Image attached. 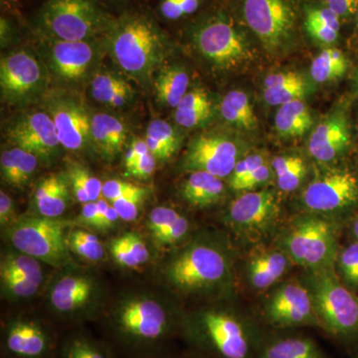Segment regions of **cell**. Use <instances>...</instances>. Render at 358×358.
<instances>
[{
    "mask_svg": "<svg viewBox=\"0 0 358 358\" xmlns=\"http://www.w3.org/2000/svg\"><path fill=\"white\" fill-rule=\"evenodd\" d=\"M124 236L126 238L129 251L133 254L138 265L147 263L150 259V253H148L147 245L145 244L140 235L134 232H129L124 234Z\"/></svg>",
    "mask_w": 358,
    "mask_h": 358,
    "instance_id": "cell-53",
    "label": "cell"
},
{
    "mask_svg": "<svg viewBox=\"0 0 358 358\" xmlns=\"http://www.w3.org/2000/svg\"><path fill=\"white\" fill-rule=\"evenodd\" d=\"M120 218L119 214L115 210L114 207L110 205L105 217H103L102 223H101V229H107V228L112 227L117 222V219Z\"/></svg>",
    "mask_w": 358,
    "mask_h": 358,
    "instance_id": "cell-58",
    "label": "cell"
},
{
    "mask_svg": "<svg viewBox=\"0 0 358 358\" xmlns=\"http://www.w3.org/2000/svg\"><path fill=\"white\" fill-rule=\"evenodd\" d=\"M272 166H268L267 162L262 164L256 169L248 178L244 179L238 187L236 192L240 190H244V192H248V190L255 189L258 186L264 185L267 182L268 179L272 176Z\"/></svg>",
    "mask_w": 358,
    "mask_h": 358,
    "instance_id": "cell-50",
    "label": "cell"
},
{
    "mask_svg": "<svg viewBox=\"0 0 358 358\" xmlns=\"http://www.w3.org/2000/svg\"><path fill=\"white\" fill-rule=\"evenodd\" d=\"M145 140L150 152L159 162L171 159L181 145L178 131L169 122L159 119L150 122Z\"/></svg>",
    "mask_w": 358,
    "mask_h": 358,
    "instance_id": "cell-33",
    "label": "cell"
},
{
    "mask_svg": "<svg viewBox=\"0 0 358 358\" xmlns=\"http://www.w3.org/2000/svg\"><path fill=\"white\" fill-rule=\"evenodd\" d=\"M44 110L55 124L62 147L71 152L84 150L91 141V120L81 99L64 90L47 92Z\"/></svg>",
    "mask_w": 358,
    "mask_h": 358,
    "instance_id": "cell-13",
    "label": "cell"
},
{
    "mask_svg": "<svg viewBox=\"0 0 358 358\" xmlns=\"http://www.w3.org/2000/svg\"><path fill=\"white\" fill-rule=\"evenodd\" d=\"M189 83L187 72L180 66L167 65L160 68L155 80L157 102L166 107H178L187 94Z\"/></svg>",
    "mask_w": 358,
    "mask_h": 358,
    "instance_id": "cell-29",
    "label": "cell"
},
{
    "mask_svg": "<svg viewBox=\"0 0 358 358\" xmlns=\"http://www.w3.org/2000/svg\"><path fill=\"white\" fill-rule=\"evenodd\" d=\"M147 192H148L147 187L136 185L128 181L120 180V179H110L103 183L102 197L107 201L113 202L122 197Z\"/></svg>",
    "mask_w": 358,
    "mask_h": 358,
    "instance_id": "cell-43",
    "label": "cell"
},
{
    "mask_svg": "<svg viewBox=\"0 0 358 358\" xmlns=\"http://www.w3.org/2000/svg\"><path fill=\"white\" fill-rule=\"evenodd\" d=\"M38 162L36 155L20 148L4 150L0 157L2 181L13 187H24L36 171Z\"/></svg>",
    "mask_w": 358,
    "mask_h": 358,
    "instance_id": "cell-27",
    "label": "cell"
},
{
    "mask_svg": "<svg viewBox=\"0 0 358 358\" xmlns=\"http://www.w3.org/2000/svg\"><path fill=\"white\" fill-rule=\"evenodd\" d=\"M180 192L183 199L192 206L206 208L223 196L222 178L203 171H194L183 181Z\"/></svg>",
    "mask_w": 358,
    "mask_h": 358,
    "instance_id": "cell-26",
    "label": "cell"
},
{
    "mask_svg": "<svg viewBox=\"0 0 358 358\" xmlns=\"http://www.w3.org/2000/svg\"><path fill=\"white\" fill-rule=\"evenodd\" d=\"M15 216V207L13 200L6 192H0V223L1 226L13 222Z\"/></svg>",
    "mask_w": 358,
    "mask_h": 358,
    "instance_id": "cell-55",
    "label": "cell"
},
{
    "mask_svg": "<svg viewBox=\"0 0 358 358\" xmlns=\"http://www.w3.org/2000/svg\"><path fill=\"white\" fill-rule=\"evenodd\" d=\"M41 39L45 65L50 77L68 85L81 83L89 77L103 47V40L100 42L98 39L87 41H64L43 37Z\"/></svg>",
    "mask_w": 358,
    "mask_h": 358,
    "instance_id": "cell-11",
    "label": "cell"
},
{
    "mask_svg": "<svg viewBox=\"0 0 358 358\" xmlns=\"http://www.w3.org/2000/svg\"><path fill=\"white\" fill-rule=\"evenodd\" d=\"M265 317L275 329L320 327L310 292L301 282H288L275 289L265 306Z\"/></svg>",
    "mask_w": 358,
    "mask_h": 358,
    "instance_id": "cell-14",
    "label": "cell"
},
{
    "mask_svg": "<svg viewBox=\"0 0 358 358\" xmlns=\"http://www.w3.org/2000/svg\"><path fill=\"white\" fill-rule=\"evenodd\" d=\"M192 40L199 53L220 69L240 67L252 57L243 33L221 13L209 16L195 26Z\"/></svg>",
    "mask_w": 358,
    "mask_h": 358,
    "instance_id": "cell-7",
    "label": "cell"
},
{
    "mask_svg": "<svg viewBox=\"0 0 358 358\" xmlns=\"http://www.w3.org/2000/svg\"><path fill=\"white\" fill-rule=\"evenodd\" d=\"M68 246L77 255L89 261H99L103 257V247L99 238L83 230L70 233Z\"/></svg>",
    "mask_w": 358,
    "mask_h": 358,
    "instance_id": "cell-39",
    "label": "cell"
},
{
    "mask_svg": "<svg viewBox=\"0 0 358 358\" xmlns=\"http://www.w3.org/2000/svg\"><path fill=\"white\" fill-rule=\"evenodd\" d=\"M4 346L14 358H46L51 350V338L38 322L16 320L6 327Z\"/></svg>",
    "mask_w": 358,
    "mask_h": 358,
    "instance_id": "cell-19",
    "label": "cell"
},
{
    "mask_svg": "<svg viewBox=\"0 0 358 358\" xmlns=\"http://www.w3.org/2000/svg\"><path fill=\"white\" fill-rule=\"evenodd\" d=\"M188 334L217 358H255L264 338L243 317L219 310L199 313L190 322Z\"/></svg>",
    "mask_w": 358,
    "mask_h": 358,
    "instance_id": "cell-4",
    "label": "cell"
},
{
    "mask_svg": "<svg viewBox=\"0 0 358 358\" xmlns=\"http://www.w3.org/2000/svg\"><path fill=\"white\" fill-rule=\"evenodd\" d=\"M105 49L127 75L138 83H152L171 50L166 32L148 14L126 13L115 18L103 37Z\"/></svg>",
    "mask_w": 358,
    "mask_h": 358,
    "instance_id": "cell-1",
    "label": "cell"
},
{
    "mask_svg": "<svg viewBox=\"0 0 358 358\" xmlns=\"http://www.w3.org/2000/svg\"><path fill=\"white\" fill-rule=\"evenodd\" d=\"M305 27L310 37L324 44H333L338 37L339 31L327 26L305 21Z\"/></svg>",
    "mask_w": 358,
    "mask_h": 358,
    "instance_id": "cell-52",
    "label": "cell"
},
{
    "mask_svg": "<svg viewBox=\"0 0 358 358\" xmlns=\"http://www.w3.org/2000/svg\"><path fill=\"white\" fill-rule=\"evenodd\" d=\"M110 254L117 264L122 267L136 268L138 267V263L136 262L133 254L129 251L128 243L124 235L117 238L112 242L110 246Z\"/></svg>",
    "mask_w": 358,
    "mask_h": 358,
    "instance_id": "cell-49",
    "label": "cell"
},
{
    "mask_svg": "<svg viewBox=\"0 0 358 358\" xmlns=\"http://www.w3.org/2000/svg\"><path fill=\"white\" fill-rule=\"evenodd\" d=\"M348 68V61L338 49H326L313 60L310 75L313 81L327 83L343 76Z\"/></svg>",
    "mask_w": 358,
    "mask_h": 358,
    "instance_id": "cell-37",
    "label": "cell"
},
{
    "mask_svg": "<svg viewBox=\"0 0 358 358\" xmlns=\"http://www.w3.org/2000/svg\"><path fill=\"white\" fill-rule=\"evenodd\" d=\"M90 94L96 102L113 108L126 106L134 95L128 81L114 73H96L90 85Z\"/></svg>",
    "mask_w": 358,
    "mask_h": 358,
    "instance_id": "cell-28",
    "label": "cell"
},
{
    "mask_svg": "<svg viewBox=\"0 0 358 358\" xmlns=\"http://www.w3.org/2000/svg\"><path fill=\"white\" fill-rule=\"evenodd\" d=\"M280 207L275 194L268 190L248 192L230 205L229 222L240 234L260 238L277 224Z\"/></svg>",
    "mask_w": 358,
    "mask_h": 358,
    "instance_id": "cell-15",
    "label": "cell"
},
{
    "mask_svg": "<svg viewBox=\"0 0 358 358\" xmlns=\"http://www.w3.org/2000/svg\"><path fill=\"white\" fill-rule=\"evenodd\" d=\"M358 199V181L348 171H333L313 179L303 190L308 210L327 213L345 208Z\"/></svg>",
    "mask_w": 358,
    "mask_h": 358,
    "instance_id": "cell-18",
    "label": "cell"
},
{
    "mask_svg": "<svg viewBox=\"0 0 358 358\" xmlns=\"http://www.w3.org/2000/svg\"><path fill=\"white\" fill-rule=\"evenodd\" d=\"M67 178L50 176L42 179L34 192V202L40 215L58 218L67 209L70 189Z\"/></svg>",
    "mask_w": 358,
    "mask_h": 358,
    "instance_id": "cell-25",
    "label": "cell"
},
{
    "mask_svg": "<svg viewBox=\"0 0 358 358\" xmlns=\"http://www.w3.org/2000/svg\"><path fill=\"white\" fill-rule=\"evenodd\" d=\"M289 258L282 250L258 252L247 263V279L251 288L263 291L272 287L286 274Z\"/></svg>",
    "mask_w": 358,
    "mask_h": 358,
    "instance_id": "cell-22",
    "label": "cell"
},
{
    "mask_svg": "<svg viewBox=\"0 0 358 358\" xmlns=\"http://www.w3.org/2000/svg\"><path fill=\"white\" fill-rule=\"evenodd\" d=\"M239 148L234 141L222 136L202 134L190 141L182 159L187 173L203 171L224 178L234 171Z\"/></svg>",
    "mask_w": 358,
    "mask_h": 358,
    "instance_id": "cell-16",
    "label": "cell"
},
{
    "mask_svg": "<svg viewBox=\"0 0 358 358\" xmlns=\"http://www.w3.org/2000/svg\"><path fill=\"white\" fill-rule=\"evenodd\" d=\"M114 20L96 0H47L35 30L43 38L87 41L102 38Z\"/></svg>",
    "mask_w": 358,
    "mask_h": 358,
    "instance_id": "cell-2",
    "label": "cell"
},
{
    "mask_svg": "<svg viewBox=\"0 0 358 358\" xmlns=\"http://www.w3.org/2000/svg\"><path fill=\"white\" fill-rule=\"evenodd\" d=\"M306 93V85L303 78L294 72L272 74L266 78L264 84V99L271 106L301 100Z\"/></svg>",
    "mask_w": 358,
    "mask_h": 358,
    "instance_id": "cell-31",
    "label": "cell"
},
{
    "mask_svg": "<svg viewBox=\"0 0 358 358\" xmlns=\"http://www.w3.org/2000/svg\"><path fill=\"white\" fill-rule=\"evenodd\" d=\"M67 180L75 199L80 203L96 201L102 196V181L82 164H72L68 166Z\"/></svg>",
    "mask_w": 358,
    "mask_h": 358,
    "instance_id": "cell-35",
    "label": "cell"
},
{
    "mask_svg": "<svg viewBox=\"0 0 358 358\" xmlns=\"http://www.w3.org/2000/svg\"><path fill=\"white\" fill-rule=\"evenodd\" d=\"M6 136L14 147L42 160L53 159L62 147L53 120L45 110L27 113L14 119L6 129Z\"/></svg>",
    "mask_w": 358,
    "mask_h": 358,
    "instance_id": "cell-17",
    "label": "cell"
},
{
    "mask_svg": "<svg viewBox=\"0 0 358 358\" xmlns=\"http://www.w3.org/2000/svg\"><path fill=\"white\" fill-rule=\"evenodd\" d=\"M148 192L138 193V194L129 195V196L122 197L110 202L115 210L119 214L120 218L124 221H134L138 217V212L143 201L147 197Z\"/></svg>",
    "mask_w": 358,
    "mask_h": 358,
    "instance_id": "cell-44",
    "label": "cell"
},
{
    "mask_svg": "<svg viewBox=\"0 0 358 358\" xmlns=\"http://www.w3.org/2000/svg\"><path fill=\"white\" fill-rule=\"evenodd\" d=\"M255 358H327L320 345L303 334L263 338Z\"/></svg>",
    "mask_w": 358,
    "mask_h": 358,
    "instance_id": "cell-21",
    "label": "cell"
},
{
    "mask_svg": "<svg viewBox=\"0 0 358 358\" xmlns=\"http://www.w3.org/2000/svg\"><path fill=\"white\" fill-rule=\"evenodd\" d=\"M157 157L152 152L138 157L136 164L128 171L129 176L138 179H148L155 173Z\"/></svg>",
    "mask_w": 358,
    "mask_h": 358,
    "instance_id": "cell-51",
    "label": "cell"
},
{
    "mask_svg": "<svg viewBox=\"0 0 358 358\" xmlns=\"http://www.w3.org/2000/svg\"><path fill=\"white\" fill-rule=\"evenodd\" d=\"M350 143V127L343 115H329L313 131L308 150L313 159L327 164L338 159Z\"/></svg>",
    "mask_w": 358,
    "mask_h": 358,
    "instance_id": "cell-20",
    "label": "cell"
},
{
    "mask_svg": "<svg viewBox=\"0 0 358 358\" xmlns=\"http://www.w3.org/2000/svg\"><path fill=\"white\" fill-rule=\"evenodd\" d=\"M339 274L348 286H358V242L350 245L336 259Z\"/></svg>",
    "mask_w": 358,
    "mask_h": 358,
    "instance_id": "cell-41",
    "label": "cell"
},
{
    "mask_svg": "<svg viewBox=\"0 0 358 358\" xmlns=\"http://www.w3.org/2000/svg\"><path fill=\"white\" fill-rule=\"evenodd\" d=\"M96 215H98V206H96V201H91L88 202V203L83 204L81 214H80V219H81L82 222L89 224V225L95 226Z\"/></svg>",
    "mask_w": 358,
    "mask_h": 358,
    "instance_id": "cell-57",
    "label": "cell"
},
{
    "mask_svg": "<svg viewBox=\"0 0 358 358\" xmlns=\"http://www.w3.org/2000/svg\"><path fill=\"white\" fill-rule=\"evenodd\" d=\"M63 358H110L102 348L85 336H73L62 348Z\"/></svg>",
    "mask_w": 358,
    "mask_h": 358,
    "instance_id": "cell-40",
    "label": "cell"
},
{
    "mask_svg": "<svg viewBox=\"0 0 358 358\" xmlns=\"http://www.w3.org/2000/svg\"><path fill=\"white\" fill-rule=\"evenodd\" d=\"M94 284L83 275H66L59 280L52 289V306L59 313H72L84 307L91 298Z\"/></svg>",
    "mask_w": 358,
    "mask_h": 358,
    "instance_id": "cell-24",
    "label": "cell"
},
{
    "mask_svg": "<svg viewBox=\"0 0 358 358\" xmlns=\"http://www.w3.org/2000/svg\"><path fill=\"white\" fill-rule=\"evenodd\" d=\"M307 271L303 282L310 292L320 327L338 339H357V296L341 282L334 268Z\"/></svg>",
    "mask_w": 358,
    "mask_h": 358,
    "instance_id": "cell-3",
    "label": "cell"
},
{
    "mask_svg": "<svg viewBox=\"0 0 358 358\" xmlns=\"http://www.w3.org/2000/svg\"><path fill=\"white\" fill-rule=\"evenodd\" d=\"M341 17L338 14L334 13L329 7H310L306 13L305 21L308 22L317 23L333 28V29H341Z\"/></svg>",
    "mask_w": 358,
    "mask_h": 358,
    "instance_id": "cell-48",
    "label": "cell"
},
{
    "mask_svg": "<svg viewBox=\"0 0 358 358\" xmlns=\"http://www.w3.org/2000/svg\"><path fill=\"white\" fill-rule=\"evenodd\" d=\"M221 115L226 122L238 128L252 131L257 128V117L248 96L242 91H231L224 96Z\"/></svg>",
    "mask_w": 358,
    "mask_h": 358,
    "instance_id": "cell-34",
    "label": "cell"
},
{
    "mask_svg": "<svg viewBox=\"0 0 358 358\" xmlns=\"http://www.w3.org/2000/svg\"><path fill=\"white\" fill-rule=\"evenodd\" d=\"M241 11L266 50H281L293 39L296 13L292 0H242Z\"/></svg>",
    "mask_w": 358,
    "mask_h": 358,
    "instance_id": "cell-10",
    "label": "cell"
},
{
    "mask_svg": "<svg viewBox=\"0 0 358 358\" xmlns=\"http://www.w3.org/2000/svg\"><path fill=\"white\" fill-rule=\"evenodd\" d=\"M138 159V155L134 152L133 148L129 147L128 150H127L126 157H124V164H126L127 171H129L136 164Z\"/></svg>",
    "mask_w": 358,
    "mask_h": 358,
    "instance_id": "cell-60",
    "label": "cell"
},
{
    "mask_svg": "<svg viewBox=\"0 0 358 358\" xmlns=\"http://www.w3.org/2000/svg\"><path fill=\"white\" fill-rule=\"evenodd\" d=\"M313 124V117L301 100L285 103L275 115V127L282 138L303 136Z\"/></svg>",
    "mask_w": 358,
    "mask_h": 358,
    "instance_id": "cell-32",
    "label": "cell"
},
{
    "mask_svg": "<svg viewBox=\"0 0 358 358\" xmlns=\"http://www.w3.org/2000/svg\"><path fill=\"white\" fill-rule=\"evenodd\" d=\"M24 275L40 284L43 279L38 260L21 252L18 254H7L2 258L0 275Z\"/></svg>",
    "mask_w": 358,
    "mask_h": 358,
    "instance_id": "cell-38",
    "label": "cell"
},
{
    "mask_svg": "<svg viewBox=\"0 0 358 358\" xmlns=\"http://www.w3.org/2000/svg\"><path fill=\"white\" fill-rule=\"evenodd\" d=\"M115 329L131 345H155L169 336L171 319L157 301L138 299L129 301L117 310Z\"/></svg>",
    "mask_w": 358,
    "mask_h": 358,
    "instance_id": "cell-12",
    "label": "cell"
},
{
    "mask_svg": "<svg viewBox=\"0 0 358 358\" xmlns=\"http://www.w3.org/2000/svg\"><path fill=\"white\" fill-rule=\"evenodd\" d=\"M166 275L169 281L181 291H203L228 280L229 259L215 245L195 243L169 263Z\"/></svg>",
    "mask_w": 358,
    "mask_h": 358,
    "instance_id": "cell-6",
    "label": "cell"
},
{
    "mask_svg": "<svg viewBox=\"0 0 358 358\" xmlns=\"http://www.w3.org/2000/svg\"><path fill=\"white\" fill-rule=\"evenodd\" d=\"M272 169L277 176L278 186L280 189L286 192L296 190L307 173L305 162L296 155L275 157L272 162Z\"/></svg>",
    "mask_w": 358,
    "mask_h": 358,
    "instance_id": "cell-36",
    "label": "cell"
},
{
    "mask_svg": "<svg viewBox=\"0 0 358 358\" xmlns=\"http://www.w3.org/2000/svg\"><path fill=\"white\" fill-rule=\"evenodd\" d=\"M128 129L119 117L109 114H96L91 120V141L106 159L121 154L127 143Z\"/></svg>",
    "mask_w": 358,
    "mask_h": 358,
    "instance_id": "cell-23",
    "label": "cell"
},
{
    "mask_svg": "<svg viewBox=\"0 0 358 358\" xmlns=\"http://www.w3.org/2000/svg\"><path fill=\"white\" fill-rule=\"evenodd\" d=\"M189 231V222L182 215L179 216L174 222L167 226L154 236L155 241L159 245H173L178 243Z\"/></svg>",
    "mask_w": 358,
    "mask_h": 358,
    "instance_id": "cell-46",
    "label": "cell"
},
{
    "mask_svg": "<svg viewBox=\"0 0 358 358\" xmlns=\"http://www.w3.org/2000/svg\"><path fill=\"white\" fill-rule=\"evenodd\" d=\"M357 21H358V10H357Z\"/></svg>",
    "mask_w": 358,
    "mask_h": 358,
    "instance_id": "cell-62",
    "label": "cell"
},
{
    "mask_svg": "<svg viewBox=\"0 0 358 358\" xmlns=\"http://www.w3.org/2000/svg\"><path fill=\"white\" fill-rule=\"evenodd\" d=\"M67 224L58 218L25 217L13 224L8 231L11 243L21 253L54 267L69 263Z\"/></svg>",
    "mask_w": 358,
    "mask_h": 358,
    "instance_id": "cell-8",
    "label": "cell"
},
{
    "mask_svg": "<svg viewBox=\"0 0 358 358\" xmlns=\"http://www.w3.org/2000/svg\"><path fill=\"white\" fill-rule=\"evenodd\" d=\"M289 260L307 270L334 268L338 244L331 224L317 216H303L292 223L282 238Z\"/></svg>",
    "mask_w": 358,
    "mask_h": 358,
    "instance_id": "cell-5",
    "label": "cell"
},
{
    "mask_svg": "<svg viewBox=\"0 0 358 358\" xmlns=\"http://www.w3.org/2000/svg\"><path fill=\"white\" fill-rule=\"evenodd\" d=\"M266 164L265 157L261 155H250L243 159L238 160L234 171L231 174L230 185L233 189L236 190L238 185L248 178L256 169Z\"/></svg>",
    "mask_w": 358,
    "mask_h": 358,
    "instance_id": "cell-45",
    "label": "cell"
},
{
    "mask_svg": "<svg viewBox=\"0 0 358 358\" xmlns=\"http://www.w3.org/2000/svg\"><path fill=\"white\" fill-rule=\"evenodd\" d=\"M324 6L338 14L339 17L348 18L357 13L358 0H322Z\"/></svg>",
    "mask_w": 358,
    "mask_h": 358,
    "instance_id": "cell-54",
    "label": "cell"
},
{
    "mask_svg": "<svg viewBox=\"0 0 358 358\" xmlns=\"http://www.w3.org/2000/svg\"><path fill=\"white\" fill-rule=\"evenodd\" d=\"M178 211L169 207L159 206L150 212L148 221V230L152 233V237L155 236L160 231L164 230L167 226L171 225L180 216Z\"/></svg>",
    "mask_w": 358,
    "mask_h": 358,
    "instance_id": "cell-47",
    "label": "cell"
},
{
    "mask_svg": "<svg viewBox=\"0 0 358 358\" xmlns=\"http://www.w3.org/2000/svg\"><path fill=\"white\" fill-rule=\"evenodd\" d=\"M0 278L2 288L13 298H29L38 291L40 287V282L24 275H0Z\"/></svg>",
    "mask_w": 358,
    "mask_h": 358,
    "instance_id": "cell-42",
    "label": "cell"
},
{
    "mask_svg": "<svg viewBox=\"0 0 358 358\" xmlns=\"http://www.w3.org/2000/svg\"><path fill=\"white\" fill-rule=\"evenodd\" d=\"M160 13L166 20H176L185 16L180 0H162L160 3Z\"/></svg>",
    "mask_w": 358,
    "mask_h": 358,
    "instance_id": "cell-56",
    "label": "cell"
},
{
    "mask_svg": "<svg viewBox=\"0 0 358 358\" xmlns=\"http://www.w3.org/2000/svg\"><path fill=\"white\" fill-rule=\"evenodd\" d=\"M353 233H355V237L358 239V219L355 221V224H353Z\"/></svg>",
    "mask_w": 358,
    "mask_h": 358,
    "instance_id": "cell-61",
    "label": "cell"
},
{
    "mask_svg": "<svg viewBox=\"0 0 358 358\" xmlns=\"http://www.w3.org/2000/svg\"><path fill=\"white\" fill-rule=\"evenodd\" d=\"M213 114V106L205 90L195 88L183 96L176 108L174 120L185 129H195L203 126Z\"/></svg>",
    "mask_w": 358,
    "mask_h": 358,
    "instance_id": "cell-30",
    "label": "cell"
},
{
    "mask_svg": "<svg viewBox=\"0 0 358 358\" xmlns=\"http://www.w3.org/2000/svg\"><path fill=\"white\" fill-rule=\"evenodd\" d=\"M49 78L46 65L31 52H10L0 61L2 102L22 107L41 100L47 94Z\"/></svg>",
    "mask_w": 358,
    "mask_h": 358,
    "instance_id": "cell-9",
    "label": "cell"
},
{
    "mask_svg": "<svg viewBox=\"0 0 358 358\" xmlns=\"http://www.w3.org/2000/svg\"><path fill=\"white\" fill-rule=\"evenodd\" d=\"M13 37V27H11L10 23L6 20L1 18V42L2 46L3 44H6L8 40H10Z\"/></svg>",
    "mask_w": 358,
    "mask_h": 358,
    "instance_id": "cell-59",
    "label": "cell"
}]
</instances>
